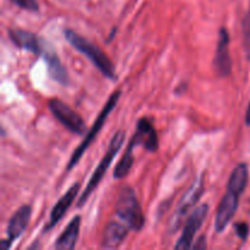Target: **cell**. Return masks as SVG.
<instances>
[{
  "label": "cell",
  "mask_w": 250,
  "mask_h": 250,
  "mask_svg": "<svg viewBox=\"0 0 250 250\" xmlns=\"http://www.w3.org/2000/svg\"><path fill=\"white\" fill-rule=\"evenodd\" d=\"M65 34V39L80 53H82L85 58L90 60V62L103 73L109 80L115 81L116 80V68H115L114 62L109 59V56L99 48L95 45L94 43L89 42L75 32L73 29L66 28L63 31Z\"/></svg>",
  "instance_id": "obj_1"
},
{
  "label": "cell",
  "mask_w": 250,
  "mask_h": 250,
  "mask_svg": "<svg viewBox=\"0 0 250 250\" xmlns=\"http://www.w3.org/2000/svg\"><path fill=\"white\" fill-rule=\"evenodd\" d=\"M115 214L134 232L143 229L146 216L138 202L136 192L132 187H124L117 197L115 205Z\"/></svg>",
  "instance_id": "obj_2"
},
{
  "label": "cell",
  "mask_w": 250,
  "mask_h": 250,
  "mask_svg": "<svg viewBox=\"0 0 250 250\" xmlns=\"http://www.w3.org/2000/svg\"><path fill=\"white\" fill-rule=\"evenodd\" d=\"M120 98H121V90H115V92L110 95V98L107 99V102L105 103L104 107L102 109L100 114L98 115V117L95 119L94 124L92 125V127H90V128L88 129L87 133H85V137L84 139H83V142L77 146V148H76V150L73 151L72 156L70 158V160H68L67 163V166H66V171L72 170V168L80 163L82 156L84 155L85 150L89 148L90 144H92L93 141L95 139V137L99 134V132L102 131V128L104 127L105 121H106V119L109 117V115L111 114L112 110L115 109V106H116L117 103H119Z\"/></svg>",
  "instance_id": "obj_3"
},
{
  "label": "cell",
  "mask_w": 250,
  "mask_h": 250,
  "mask_svg": "<svg viewBox=\"0 0 250 250\" xmlns=\"http://www.w3.org/2000/svg\"><path fill=\"white\" fill-rule=\"evenodd\" d=\"M124 143H125V132L124 131L116 132V133L114 134V137H112L111 141H110L109 148H107L106 153H105V155L103 156V159L100 160L98 167L95 168L94 172H93L92 177H90L85 189L83 190L82 194H81L80 199H78L77 202V207H83V205L88 202V199H89L90 195L93 194L95 188L100 185L102 180L104 178L105 173L107 172V168L110 167L111 163L114 161L115 156L117 155V153H119L120 149L122 148Z\"/></svg>",
  "instance_id": "obj_4"
},
{
  "label": "cell",
  "mask_w": 250,
  "mask_h": 250,
  "mask_svg": "<svg viewBox=\"0 0 250 250\" xmlns=\"http://www.w3.org/2000/svg\"><path fill=\"white\" fill-rule=\"evenodd\" d=\"M203 193H204V175H200L195 178L192 186L186 190L183 197L181 198L180 203H178L177 208H176L175 214L172 215L170 222H168V232L170 233L177 231L178 227L182 224L183 219L195 207V204L200 199Z\"/></svg>",
  "instance_id": "obj_5"
},
{
  "label": "cell",
  "mask_w": 250,
  "mask_h": 250,
  "mask_svg": "<svg viewBox=\"0 0 250 250\" xmlns=\"http://www.w3.org/2000/svg\"><path fill=\"white\" fill-rule=\"evenodd\" d=\"M48 107L51 111L53 116L72 133L78 134V136H83L87 133V126H85L84 120L81 117L78 112L71 109L66 103H63L60 99H50L48 102Z\"/></svg>",
  "instance_id": "obj_6"
},
{
  "label": "cell",
  "mask_w": 250,
  "mask_h": 250,
  "mask_svg": "<svg viewBox=\"0 0 250 250\" xmlns=\"http://www.w3.org/2000/svg\"><path fill=\"white\" fill-rule=\"evenodd\" d=\"M208 214H209V205L208 204H202L193 210L190 216L188 217L187 222H186L182 234L178 238L177 243L175 244V249L192 248L195 233L202 229L205 219L208 217Z\"/></svg>",
  "instance_id": "obj_7"
},
{
  "label": "cell",
  "mask_w": 250,
  "mask_h": 250,
  "mask_svg": "<svg viewBox=\"0 0 250 250\" xmlns=\"http://www.w3.org/2000/svg\"><path fill=\"white\" fill-rule=\"evenodd\" d=\"M32 216V208L31 205L24 204L20 207L16 211L14 212L11 217H10L9 222H7L6 234L7 238L1 241V249L6 250L12 246L15 241L19 237H21L24 233L29 224V220Z\"/></svg>",
  "instance_id": "obj_8"
},
{
  "label": "cell",
  "mask_w": 250,
  "mask_h": 250,
  "mask_svg": "<svg viewBox=\"0 0 250 250\" xmlns=\"http://www.w3.org/2000/svg\"><path fill=\"white\" fill-rule=\"evenodd\" d=\"M239 197L241 194L227 189L222 197L219 207H217L216 217H215V231L217 233H222L227 229L236 215L239 205Z\"/></svg>",
  "instance_id": "obj_9"
},
{
  "label": "cell",
  "mask_w": 250,
  "mask_h": 250,
  "mask_svg": "<svg viewBox=\"0 0 250 250\" xmlns=\"http://www.w3.org/2000/svg\"><path fill=\"white\" fill-rule=\"evenodd\" d=\"M214 68L220 77H227L232 72V58L229 54V34L226 27H221L219 32L216 51L214 58Z\"/></svg>",
  "instance_id": "obj_10"
},
{
  "label": "cell",
  "mask_w": 250,
  "mask_h": 250,
  "mask_svg": "<svg viewBox=\"0 0 250 250\" xmlns=\"http://www.w3.org/2000/svg\"><path fill=\"white\" fill-rule=\"evenodd\" d=\"M41 56L44 59L48 67L49 76L53 81L61 85H67L68 84V73L66 71L65 66L61 62L60 58H59L58 53L54 49L49 42L43 39V44H42V53Z\"/></svg>",
  "instance_id": "obj_11"
},
{
  "label": "cell",
  "mask_w": 250,
  "mask_h": 250,
  "mask_svg": "<svg viewBox=\"0 0 250 250\" xmlns=\"http://www.w3.org/2000/svg\"><path fill=\"white\" fill-rule=\"evenodd\" d=\"M131 142H133L134 146H142L150 153H155L159 149V138L155 128L150 120L146 117H142L138 120L136 126V132L132 136Z\"/></svg>",
  "instance_id": "obj_12"
},
{
  "label": "cell",
  "mask_w": 250,
  "mask_h": 250,
  "mask_svg": "<svg viewBox=\"0 0 250 250\" xmlns=\"http://www.w3.org/2000/svg\"><path fill=\"white\" fill-rule=\"evenodd\" d=\"M80 188H81L80 183L78 182L73 183V185L71 186L67 190H66L65 194H63L62 197L58 200V203H56V204L54 205L53 209H51L50 216H49V222L46 224V226L44 227V232L49 231V229H51L53 227H55L56 224H58V222L60 221L63 216H65V214H66V211L68 210V208L72 205V203L75 202L76 197L78 195Z\"/></svg>",
  "instance_id": "obj_13"
},
{
  "label": "cell",
  "mask_w": 250,
  "mask_h": 250,
  "mask_svg": "<svg viewBox=\"0 0 250 250\" xmlns=\"http://www.w3.org/2000/svg\"><path fill=\"white\" fill-rule=\"evenodd\" d=\"M9 38L17 48L22 49V50L31 51V53L41 56L43 38H38L32 32L21 28L9 29Z\"/></svg>",
  "instance_id": "obj_14"
},
{
  "label": "cell",
  "mask_w": 250,
  "mask_h": 250,
  "mask_svg": "<svg viewBox=\"0 0 250 250\" xmlns=\"http://www.w3.org/2000/svg\"><path fill=\"white\" fill-rule=\"evenodd\" d=\"M128 226L117 221H111L106 225L103 233L102 248L103 249H116L124 243L126 237L128 236Z\"/></svg>",
  "instance_id": "obj_15"
},
{
  "label": "cell",
  "mask_w": 250,
  "mask_h": 250,
  "mask_svg": "<svg viewBox=\"0 0 250 250\" xmlns=\"http://www.w3.org/2000/svg\"><path fill=\"white\" fill-rule=\"evenodd\" d=\"M81 222H82V217L80 215H76L75 217H72L70 224L65 227L62 233L55 241L54 248L60 250L75 249L76 243L78 241V237H80Z\"/></svg>",
  "instance_id": "obj_16"
},
{
  "label": "cell",
  "mask_w": 250,
  "mask_h": 250,
  "mask_svg": "<svg viewBox=\"0 0 250 250\" xmlns=\"http://www.w3.org/2000/svg\"><path fill=\"white\" fill-rule=\"evenodd\" d=\"M249 181V168L246 163H241L233 168L231 172V176L227 182V189L233 190L238 194H243L248 186Z\"/></svg>",
  "instance_id": "obj_17"
},
{
  "label": "cell",
  "mask_w": 250,
  "mask_h": 250,
  "mask_svg": "<svg viewBox=\"0 0 250 250\" xmlns=\"http://www.w3.org/2000/svg\"><path fill=\"white\" fill-rule=\"evenodd\" d=\"M136 148L133 142L129 141L128 146H127L126 151L122 155V158L120 159L119 164L116 165L114 170V177L117 178V180H122V178L126 177L127 175L131 171L132 166H133L134 163V155H133V149Z\"/></svg>",
  "instance_id": "obj_18"
},
{
  "label": "cell",
  "mask_w": 250,
  "mask_h": 250,
  "mask_svg": "<svg viewBox=\"0 0 250 250\" xmlns=\"http://www.w3.org/2000/svg\"><path fill=\"white\" fill-rule=\"evenodd\" d=\"M10 1L16 5V6H19L20 9H23L32 12L39 11V4L37 0H10Z\"/></svg>",
  "instance_id": "obj_19"
},
{
  "label": "cell",
  "mask_w": 250,
  "mask_h": 250,
  "mask_svg": "<svg viewBox=\"0 0 250 250\" xmlns=\"http://www.w3.org/2000/svg\"><path fill=\"white\" fill-rule=\"evenodd\" d=\"M234 229H236V233L242 241H247L249 236V226L246 222H237L234 224Z\"/></svg>",
  "instance_id": "obj_20"
},
{
  "label": "cell",
  "mask_w": 250,
  "mask_h": 250,
  "mask_svg": "<svg viewBox=\"0 0 250 250\" xmlns=\"http://www.w3.org/2000/svg\"><path fill=\"white\" fill-rule=\"evenodd\" d=\"M207 247H208L207 246V238H205V236H202L199 239H198L197 243L193 244L192 248H194V249H205Z\"/></svg>",
  "instance_id": "obj_21"
},
{
  "label": "cell",
  "mask_w": 250,
  "mask_h": 250,
  "mask_svg": "<svg viewBox=\"0 0 250 250\" xmlns=\"http://www.w3.org/2000/svg\"><path fill=\"white\" fill-rule=\"evenodd\" d=\"M246 125L247 126H250V102L248 107H247V112H246Z\"/></svg>",
  "instance_id": "obj_22"
}]
</instances>
